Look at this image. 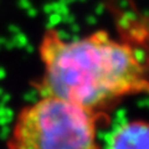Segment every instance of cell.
Masks as SVG:
<instances>
[{
	"label": "cell",
	"instance_id": "7",
	"mask_svg": "<svg viewBox=\"0 0 149 149\" xmlns=\"http://www.w3.org/2000/svg\"><path fill=\"white\" fill-rule=\"evenodd\" d=\"M72 29H73V31H78V26H77V25H73Z\"/></svg>",
	"mask_w": 149,
	"mask_h": 149
},
{
	"label": "cell",
	"instance_id": "3",
	"mask_svg": "<svg viewBox=\"0 0 149 149\" xmlns=\"http://www.w3.org/2000/svg\"><path fill=\"white\" fill-rule=\"evenodd\" d=\"M108 149H149V123L133 120L114 132Z\"/></svg>",
	"mask_w": 149,
	"mask_h": 149
},
{
	"label": "cell",
	"instance_id": "2",
	"mask_svg": "<svg viewBox=\"0 0 149 149\" xmlns=\"http://www.w3.org/2000/svg\"><path fill=\"white\" fill-rule=\"evenodd\" d=\"M96 122L95 111L56 97H40L19 111L6 149H101Z\"/></svg>",
	"mask_w": 149,
	"mask_h": 149
},
{
	"label": "cell",
	"instance_id": "6",
	"mask_svg": "<svg viewBox=\"0 0 149 149\" xmlns=\"http://www.w3.org/2000/svg\"><path fill=\"white\" fill-rule=\"evenodd\" d=\"M86 20H87L88 24H92V25L96 24V17H95V16H87Z\"/></svg>",
	"mask_w": 149,
	"mask_h": 149
},
{
	"label": "cell",
	"instance_id": "1",
	"mask_svg": "<svg viewBox=\"0 0 149 149\" xmlns=\"http://www.w3.org/2000/svg\"><path fill=\"white\" fill-rule=\"evenodd\" d=\"M39 54L44 65L37 85L40 97H56L95 111L122 97L149 92L147 67L138 52L106 31L67 41L47 27Z\"/></svg>",
	"mask_w": 149,
	"mask_h": 149
},
{
	"label": "cell",
	"instance_id": "4",
	"mask_svg": "<svg viewBox=\"0 0 149 149\" xmlns=\"http://www.w3.org/2000/svg\"><path fill=\"white\" fill-rule=\"evenodd\" d=\"M103 4H100V5L96 6V15H101V14H103Z\"/></svg>",
	"mask_w": 149,
	"mask_h": 149
},
{
	"label": "cell",
	"instance_id": "5",
	"mask_svg": "<svg viewBox=\"0 0 149 149\" xmlns=\"http://www.w3.org/2000/svg\"><path fill=\"white\" fill-rule=\"evenodd\" d=\"M74 19H76V17H74L73 15H71V14L68 15V14H67L66 17H65V20H66L67 22H70V24H73V22H74Z\"/></svg>",
	"mask_w": 149,
	"mask_h": 149
}]
</instances>
